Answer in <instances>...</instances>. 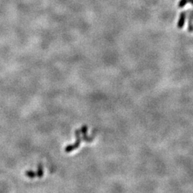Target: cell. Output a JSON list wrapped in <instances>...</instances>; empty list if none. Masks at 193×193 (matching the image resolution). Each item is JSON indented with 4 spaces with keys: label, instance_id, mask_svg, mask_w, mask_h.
I'll return each instance as SVG.
<instances>
[{
    "label": "cell",
    "instance_id": "1",
    "mask_svg": "<svg viewBox=\"0 0 193 193\" xmlns=\"http://www.w3.org/2000/svg\"><path fill=\"white\" fill-rule=\"evenodd\" d=\"M186 16H187V12H181V14H180V18H179L178 22V27L179 29H182V28L184 27V25H185Z\"/></svg>",
    "mask_w": 193,
    "mask_h": 193
},
{
    "label": "cell",
    "instance_id": "2",
    "mask_svg": "<svg viewBox=\"0 0 193 193\" xmlns=\"http://www.w3.org/2000/svg\"><path fill=\"white\" fill-rule=\"evenodd\" d=\"M189 1L188 0H180L178 3V7L180 8H182L187 4V3H188Z\"/></svg>",
    "mask_w": 193,
    "mask_h": 193
},
{
    "label": "cell",
    "instance_id": "3",
    "mask_svg": "<svg viewBox=\"0 0 193 193\" xmlns=\"http://www.w3.org/2000/svg\"><path fill=\"white\" fill-rule=\"evenodd\" d=\"M188 1H189V3H191V4L193 5V0H188Z\"/></svg>",
    "mask_w": 193,
    "mask_h": 193
}]
</instances>
